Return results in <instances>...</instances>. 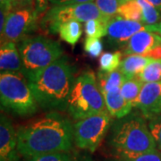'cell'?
I'll list each match as a JSON object with an SVG mask.
<instances>
[{"label":"cell","mask_w":161,"mask_h":161,"mask_svg":"<svg viewBox=\"0 0 161 161\" xmlns=\"http://www.w3.org/2000/svg\"><path fill=\"white\" fill-rule=\"evenodd\" d=\"M115 161H161V150L158 149L143 153H115Z\"/></svg>","instance_id":"603a6c76"},{"label":"cell","mask_w":161,"mask_h":161,"mask_svg":"<svg viewBox=\"0 0 161 161\" xmlns=\"http://www.w3.org/2000/svg\"><path fill=\"white\" fill-rule=\"evenodd\" d=\"M0 69L1 72H23V61L15 42L4 41L1 43Z\"/></svg>","instance_id":"5bb4252c"},{"label":"cell","mask_w":161,"mask_h":161,"mask_svg":"<svg viewBox=\"0 0 161 161\" xmlns=\"http://www.w3.org/2000/svg\"><path fill=\"white\" fill-rule=\"evenodd\" d=\"M38 105L42 108H66L67 99L75 82L74 68L65 56L44 69L27 77Z\"/></svg>","instance_id":"7a4b0ae2"},{"label":"cell","mask_w":161,"mask_h":161,"mask_svg":"<svg viewBox=\"0 0 161 161\" xmlns=\"http://www.w3.org/2000/svg\"><path fill=\"white\" fill-rule=\"evenodd\" d=\"M28 161H73L67 152H54L30 158Z\"/></svg>","instance_id":"f1b7e54d"},{"label":"cell","mask_w":161,"mask_h":161,"mask_svg":"<svg viewBox=\"0 0 161 161\" xmlns=\"http://www.w3.org/2000/svg\"><path fill=\"white\" fill-rule=\"evenodd\" d=\"M142 31H150L158 33V24L147 25L142 22L127 20L116 14L108 23L107 36L112 44L123 46L127 44L135 33Z\"/></svg>","instance_id":"30bf717a"},{"label":"cell","mask_w":161,"mask_h":161,"mask_svg":"<svg viewBox=\"0 0 161 161\" xmlns=\"http://www.w3.org/2000/svg\"><path fill=\"white\" fill-rule=\"evenodd\" d=\"M161 45V36L157 32L142 31L132 36L124 49V55L145 56L147 53Z\"/></svg>","instance_id":"4fadbf2b"},{"label":"cell","mask_w":161,"mask_h":161,"mask_svg":"<svg viewBox=\"0 0 161 161\" xmlns=\"http://www.w3.org/2000/svg\"><path fill=\"white\" fill-rule=\"evenodd\" d=\"M138 77L144 83L161 81V58L152 59Z\"/></svg>","instance_id":"cb8c5ba5"},{"label":"cell","mask_w":161,"mask_h":161,"mask_svg":"<svg viewBox=\"0 0 161 161\" xmlns=\"http://www.w3.org/2000/svg\"><path fill=\"white\" fill-rule=\"evenodd\" d=\"M17 132L11 120L4 114L0 119V161H18Z\"/></svg>","instance_id":"7c38bea8"},{"label":"cell","mask_w":161,"mask_h":161,"mask_svg":"<svg viewBox=\"0 0 161 161\" xmlns=\"http://www.w3.org/2000/svg\"><path fill=\"white\" fill-rule=\"evenodd\" d=\"M34 2L36 10L39 14L46 11L49 4V0H34Z\"/></svg>","instance_id":"4dcf8cb0"},{"label":"cell","mask_w":161,"mask_h":161,"mask_svg":"<svg viewBox=\"0 0 161 161\" xmlns=\"http://www.w3.org/2000/svg\"><path fill=\"white\" fill-rule=\"evenodd\" d=\"M111 117L106 111L78 120L74 125V140L76 146L94 152L109 130Z\"/></svg>","instance_id":"ba28073f"},{"label":"cell","mask_w":161,"mask_h":161,"mask_svg":"<svg viewBox=\"0 0 161 161\" xmlns=\"http://www.w3.org/2000/svg\"><path fill=\"white\" fill-rule=\"evenodd\" d=\"M108 19H92L84 24L87 39H101L107 36Z\"/></svg>","instance_id":"d6986e66"},{"label":"cell","mask_w":161,"mask_h":161,"mask_svg":"<svg viewBox=\"0 0 161 161\" xmlns=\"http://www.w3.org/2000/svg\"><path fill=\"white\" fill-rule=\"evenodd\" d=\"M147 1L150 2V4H152L154 6H156L161 12V0H147Z\"/></svg>","instance_id":"836d02e7"},{"label":"cell","mask_w":161,"mask_h":161,"mask_svg":"<svg viewBox=\"0 0 161 161\" xmlns=\"http://www.w3.org/2000/svg\"><path fill=\"white\" fill-rule=\"evenodd\" d=\"M133 107L141 110L146 120L161 115V81L146 82Z\"/></svg>","instance_id":"8fae6325"},{"label":"cell","mask_w":161,"mask_h":161,"mask_svg":"<svg viewBox=\"0 0 161 161\" xmlns=\"http://www.w3.org/2000/svg\"><path fill=\"white\" fill-rule=\"evenodd\" d=\"M23 73L27 77L44 69L63 56L60 43L44 36L23 40L19 44Z\"/></svg>","instance_id":"8992f818"},{"label":"cell","mask_w":161,"mask_h":161,"mask_svg":"<svg viewBox=\"0 0 161 161\" xmlns=\"http://www.w3.org/2000/svg\"><path fill=\"white\" fill-rule=\"evenodd\" d=\"M57 34H59L60 38L66 43L75 46L82 35L81 23L74 20L62 23L58 26Z\"/></svg>","instance_id":"ac0fdd59"},{"label":"cell","mask_w":161,"mask_h":161,"mask_svg":"<svg viewBox=\"0 0 161 161\" xmlns=\"http://www.w3.org/2000/svg\"><path fill=\"white\" fill-rule=\"evenodd\" d=\"M125 1H127V0H119L120 4H121V3H124V2H125Z\"/></svg>","instance_id":"8d00e7d4"},{"label":"cell","mask_w":161,"mask_h":161,"mask_svg":"<svg viewBox=\"0 0 161 161\" xmlns=\"http://www.w3.org/2000/svg\"><path fill=\"white\" fill-rule=\"evenodd\" d=\"M0 100L2 108L19 115H32L38 108L28 79L23 72H1Z\"/></svg>","instance_id":"5b68a950"},{"label":"cell","mask_w":161,"mask_h":161,"mask_svg":"<svg viewBox=\"0 0 161 161\" xmlns=\"http://www.w3.org/2000/svg\"><path fill=\"white\" fill-rule=\"evenodd\" d=\"M66 108L75 120L108 111L97 77L92 70L83 72L75 80Z\"/></svg>","instance_id":"277c9868"},{"label":"cell","mask_w":161,"mask_h":161,"mask_svg":"<svg viewBox=\"0 0 161 161\" xmlns=\"http://www.w3.org/2000/svg\"><path fill=\"white\" fill-rule=\"evenodd\" d=\"M94 3L98 6L103 17L108 20L117 14L120 6L119 0H95Z\"/></svg>","instance_id":"484cf974"},{"label":"cell","mask_w":161,"mask_h":161,"mask_svg":"<svg viewBox=\"0 0 161 161\" xmlns=\"http://www.w3.org/2000/svg\"><path fill=\"white\" fill-rule=\"evenodd\" d=\"M152 59L140 55H130L122 60L119 70L125 80L138 76Z\"/></svg>","instance_id":"2e32d148"},{"label":"cell","mask_w":161,"mask_h":161,"mask_svg":"<svg viewBox=\"0 0 161 161\" xmlns=\"http://www.w3.org/2000/svg\"><path fill=\"white\" fill-rule=\"evenodd\" d=\"M95 0H49V3L53 6H64V5H74L82 4L88 2H94Z\"/></svg>","instance_id":"f546056e"},{"label":"cell","mask_w":161,"mask_h":161,"mask_svg":"<svg viewBox=\"0 0 161 161\" xmlns=\"http://www.w3.org/2000/svg\"><path fill=\"white\" fill-rule=\"evenodd\" d=\"M148 126L155 140L157 148L161 150V115L149 119Z\"/></svg>","instance_id":"83f0119b"},{"label":"cell","mask_w":161,"mask_h":161,"mask_svg":"<svg viewBox=\"0 0 161 161\" xmlns=\"http://www.w3.org/2000/svg\"><path fill=\"white\" fill-rule=\"evenodd\" d=\"M158 33L161 35V21L160 23L158 24Z\"/></svg>","instance_id":"e575fe53"},{"label":"cell","mask_w":161,"mask_h":161,"mask_svg":"<svg viewBox=\"0 0 161 161\" xmlns=\"http://www.w3.org/2000/svg\"><path fill=\"white\" fill-rule=\"evenodd\" d=\"M108 142L115 153H143L158 149L146 119L138 113L117 118L111 127Z\"/></svg>","instance_id":"3957f363"},{"label":"cell","mask_w":161,"mask_h":161,"mask_svg":"<svg viewBox=\"0 0 161 161\" xmlns=\"http://www.w3.org/2000/svg\"><path fill=\"white\" fill-rule=\"evenodd\" d=\"M122 54L119 51L106 52L99 58V71L104 73H111L120 67Z\"/></svg>","instance_id":"7402d4cb"},{"label":"cell","mask_w":161,"mask_h":161,"mask_svg":"<svg viewBox=\"0 0 161 161\" xmlns=\"http://www.w3.org/2000/svg\"><path fill=\"white\" fill-rule=\"evenodd\" d=\"M98 88L102 94L113 91L115 89H121L125 78L120 70L117 69L111 73H104L99 71L97 75Z\"/></svg>","instance_id":"e0dca14e"},{"label":"cell","mask_w":161,"mask_h":161,"mask_svg":"<svg viewBox=\"0 0 161 161\" xmlns=\"http://www.w3.org/2000/svg\"><path fill=\"white\" fill-rule=\"evenodd\" d=\"M117 14L127 20L142 22V10L137 0H127L121 3Z\"/></svg>","instance_id":"44dd1931"},{"label":"cell","mask_w":161,"mask_h":161,"mask_svg":"<svg viewBox=\"0 0 161 161\" xmlns=\"http://www.w3.org/2000/svg\"><path fill=\"white\" fill-rule=\"evenodd\" d=\"M14 8L24 7V6H35L34 0H13Z\"/></svg>","instance_id":"1f68e13d"},{"label":"cell","mask_w":161,"mask_h":161,"mask_svg":"<svg viewBox=\"0 0 161 161\" xmlns=\"http://www.w3.org/2000/svg\"><path fill=\"white\" fill-rule=\"evenodd\" d=\"M0 6L3 8H6L8 10H13L14 6H13V0H0Z\"/></svg>","instance_id":"d6a6232c"},{"label":"cell","mask_w":161,"mask_h":161,"mask_svg":"<svg viewBox=\"0 0 161 161\" xmlns=\"http://www.w3.org/2000/svg\"><path fill=\"white\" fill-rule=\"evenodd\" d=\"M84 50L88 53V55L92 58H98L102 55L103 51V44L100 39H87L85 38L84 43Z\"/></svg>","instance_id":"4316f807"},{"label":"cell","mask_w":161,"mask_h":161,"mask_svg":"<svg viewBox=\"0 0 161 161\" xmlns=\"http://www.w3.org/2000/svg\"><path fill=\"white\" fill-rule=\"evenodd\" d=\"M18 150L26 158L68 152L73 146L74 127L65 116L52 112L19 128Z\"/></svg>","instance_id":"6da1fadb"},{"label":"cell","mask_w":161,"mask_h":161,"mask_svg":"<svg viewBox=\"0 0 161 161\" xmlns=\"http://www.w3.org/2000/svg\"><path fill=\"white\" fill-rule=\"evenodd\" d=\"M106 107L112 117L122 118L131 114L132 104L127 101L121 93V89H115L103 95Z\"/></svg>","instance_id":"9a60e30c"},{"label":"cell","mask_w":161,"mask_h":161,"mask_svg":"<svg viewBox=\"0 0 161 161\" xmlns=\"http://www.w3.org/2000/svg\"><path fill=\"white\" fill-rule=\"evenodd\" d=\"M143 84L144 82L139 79L138 76L125 80L121 86V93L123 97L133 106V104L135 103L138 98Z\"/></svg>","instance_id":"ffe728a7"},{"label":"cell","mask_w":161,"mask_h":161,"mask_svg":"<svg viewBox=\"0 0 161 161\" xmlns=\"http://www.w3.org/2000/svg\"><path fill=\"white\" fill-rule=\"evenodd\" d=\"M38 16L39 14L34 6L14 8L7 17L4 31L1 33V43L4 41L21 42L35 29Z\"/></svg>","instance_id":"9c48e42d"},{"label":"cell","mask_w":161,"mask_h":161,"mask_svg":"<svg viewBox=\"0 0 161 161\" xmlns=\"http://www.w3.org/2000/svg\"><path fill=\"white\" fill-rule=\"evenodd\" d=\"M80 161H92V158H85L81 159Z\"/></svg>","instance_id":"d590c367"},{"label":"cell","mask_w":161,"mask_h":161,"mask_svg":"<svg viewBox=\"0 0 161 161\" xmlns=\"http://www.w3.org/2000/svg\"><path fill=\"white\" fill-rule=\"evenodd\" d=\"M103 18L105 17L94 2L54 6L47 12L42 20V25L50 34H57L58 26L64 23L75 20L85 23L92 19Z\"/></svg>","instance_id":"52a82bcc"},{"label":"cell","mask_w":161,"mask_h":161,"mask_svg":"<svg viewBox=\"0 0 161 161\" xmlns=\"http://www.w3.org/2000/svg\"><path fill=\"white\" fill-rule=\"evenodd\" d=\"M142 10V23L147 25H157L161 21V12L147 0H137Z\"/></svg>","instance_id":"d4e9b609"}]
</instances>
